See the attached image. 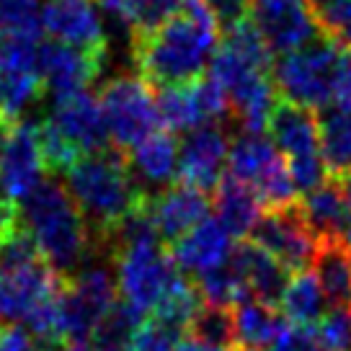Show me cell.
Listing matches in <instances>:
<instances>
[{"mask_svg":"<svg viewBox=\"0 0 351 351\" xmlns=\"http://www.w3.org/2000/svg\"><path fill=\"white\" fill-rule=\"evenodd\" d=\"M104 11L130 29L132 39L160 29L173 19L184 0H99Z\"/></svg>","mask_w":351,"mask_h":351,"instance_id":"obj_29","label":"cell"},{"mask_svg":"<svg viewBox=\"0 0 351 351\" xmlns=\"http://www.w3.org/2000/svg\"><path fill=\"white\" fill-rule=\"evenodd\" d=\"M232 235L219 219H204L191 232L171 245V258L176 269L184 274H194L199 279L207 271H215L230 261L232 256Z\"/></svg>","mask_w":351,"mask_h":351,"instance_id":"obj_20","label":"cell"},{"mask_svg":"<svg viewBox=\"0 0 351 351\" xmlns=\"http://www.w3.org/2000/svg\"><path fill=\"white\" fill-rule=\"evenodd\" d=\"M114 263H117V292L121 302L134 313H140L143 318L153 315L163 302V297L184 276L176 269L171 253L160 248V241L117 248Z\"/></svg>","mask_w":351,"mask_h":351,"instance_id":"obj_6","label":"cell"},{"mask_svg":"<svg viewBox=\"0 0 351 351\" xmlns=\"http://www.w3.org/2000/svg\"><path fill=\"white\" fill-rule=\"evenodd\" d=\"M199 307H202L199 289L181 276L173 285V289L163 297V302L158 305V310L153 313V320H158V323H163V326L181 333V330H189L194 315L199 313Z\"/></svg>","mask_w":351,"mask_h":351,"instance_id":"obj_34","label":"cell"},{"mask_svg":"<svg viewBox=\"0 0 351 351\" xmlns=\"http://www.w3.org/2000/svg\"><path fill=\"white\" fill-rule=\"evenodd\" d=\"M101 109L117 147H134L160 127L158 96L140 75H119L101 90Z\"/></svg>","mask_w":351,"mask_h":351,"instance_id":"obj_9","label":"cell"},{"mask_svg":"<svg viewBox=\"0 0 351 351\" xmlns=\"http://www.w3.org/2000/svg\"><path fill=\"white\" fill-rule=\"evenodd\" d=\"M232 266L238 269L241 279L245 282L248 292L256 302L263 305H279L282 292L287 287V271L279 263L263 251L261 245H256L253 241H243L235 245V251L230 256Z\"/></svg>","mask_w":351,"mask_h":351,"instance_id":"obj_21","label":"cell"},{"mask_svg":"<svg viewBox=\"0 0 351 351\" xmlns=\"http://www.w3.org/2000/svg\"><path fill=\"white\" fill-rule=\"evenodd\" d=\"M256 245H261L263 251L269 253L287 274H300L305 271L307 263H313L315 251H318V238L315 232L307 228V222L302 219L300 209H274L266 212L261 222L256 225L251 238Z\"/></svg>","mask_w":351,"mask_h":351,"instance_id":"obj_14","label":"cell"},{"mask_svg":"<svg viewBox=\"0 0 351 351\" xmlns=\"http://www.w3.org/2000/svg\"><path fill=\"white\" fill-rule=\"evenodd\" d=\"M346 57V47H341L328 34H320L315 42L305 44L302 49L279 57L274 65L276 90L285 96V101L300 109L323 111L339 99Z\"/></svg>","mask_w":351,"mask_h":351,"instance_id":"obj_5","label":"cell"},{"mask_svg":"<svg viewBox=\"0 0 351 351\" xmlns=\"http://www.w3.org/2000/svg\"><path fill=\"white\" fill-rule=\"evenodd\" d=\"M23 225L21 219V204L13 202L3 189H0V245L11 238L13 232Z\"/></svg>","mask_w":351,"mask_h":351,"instance_id":"obj_41","label":"cell"},{"mask_svg":"<svg viewBox=\"0 0 351 351\" xmlns=\"http://www.w3.org/2000/svg\"><path fill=\"white\" fill-rule=\"evenodd\" d=\"M191 339L207 343L212 349L238 351V336H235V315L230 307L202 305L189 326Z\"/></svg>","mask_w":351,"mask_h":351,"instance_id":"obj_32","label":"cell"},{"mask_svg":"<svg viewBox=\"0 0 351 351\" xmlns=\"http://www.w3.org/2000/svg\"><path fill=\"white\" fill-rule=\"evenodd\" d=\"M178 145L168 130H158L147 140L134 145L130 150V168L140 186H153L165 191L173 186V178L178 176Z\"/></svg>","mask_w":351,"mask_h":351,"instance_id":"obj_22","label":"cell"},{"mask_svg":"<svg viewBox=\"0 0 351 351\" xmlns=\"http://www.w3.org/2000/svg\"><path fill=\"white\" fill-rule=\"evenodd\" d=\"M44 93V80L39 67H11L0 70V117L23 119L21 114Z\"/></svg>","mask_w":351,"mask_h":351,"instance_id":"obj_30","label":"cell"},{"mask_svg":"<svg viewBox=\"0 0 351 351\" xmlns=\"http://www.w3.org/2000/svg\"><path fill=\"white\" fill-rule=\"evenodd\" d=\"M230 160V140L228 132L212 124L197 132H189L178 150V176L189 186L202 191L217 189L222 181V168Z\"/></svg>","mask_w":351,"mask_h":351,"instance_id":"obj_17","label":"cell"},{"mask_svg":"<svg viewBox=\"0 0 351 351\" xmlns=\"http://www.w3.org/2000/svg\"><path fill=\"white\" fill-rule=\"evenodd\" d=\"M197 289L202 300H204V305L235 310L243 302H253L251 292H248L245 282L238 274V269L232 266V261H228L225 266L215 269V271H207V274L199 276Z\"/></svg>","mask_w":351,"mask_h":351,"instance_id":"obj_31","label":"cell"},{"mask_svg":"<svg viewBox=\"0 0 351 351\" xmlns=\"http://www.w3.org/2000/svg\"><path fill=\"white\" fill-rule=\"evenodd\" d=\"M209 77L225 90L232 117L245 132L261 134L269 127L279 106L271 49L248 19L225 29V39L209 65Z\"/></svg>","mask_w":351,"mask_h":351,"instance_id":"obj_2","label":"cell"},{"mask_svg":"<svg viewBox=\"0 0 351 351\" xmlns=\"http://www.w3.org/2000/svg\"><path fill=\"white\" fill-rule=\"evenodd\" d=\"M36 62L44 88H49L55 96H62L73 90H88V86L101 77L106 55H90L60 42H42Z\"/></svg>","mask_w":351,"mask_h":351,"instance_id":"obj_18","label":"cell"},{"mask_svg":"<svg viewBox=\"0 0 351 351\" xmlns=\"http://www.w3.org/2000/svg\"><path fill=\"white\" fill-rule=\"evenodd\" d=\"M326 302L328 300L323 295L315 274L300 271L289 276L279 300V313L295 328H315L326 315Z\"/></svg>","mask_w":351,"mask_h":351,"instance_id":"obj_28","label":"cell"},{"mask_svg":"<svg viewBox=\"0 0 351 351\" xmlns=\"http://www.w3.org/2000/svg\"><path fill=\"white\" fill-rule=\"evenodd\" d=\"M339 104H349L351 106V52L346 57V65H343V73H341V86H339Z\"/></svg>","mask_w":351,"mask_h":351,"instance_id":"obj_43","label":"cell"},{"mask_svg":"<svg viewBox=\"0 0 351 351\" xmlns=\"http://www.w3.org/2000/svg\"><path fill=\"white\" fill-rule=\"evenodd\" d=\"M67 287L47 261L21 266V269H0V320H26Z\"/></svg>","mask_w":351,"mask_h":351,"instance_id":"obj_15","label":"cell"},{"mask_svg":"<svg viewBox=\"0 0 351 351\" xmlns=\"http://www.w3.org/2000/svg\"><path fill=\"white\" fill-rule=\"evenodd\" d=\"M323 34L351 49V0H313Z\"/></svg>","mask_w":351,"mask_h":351,"instance_id":"obj_36","label":"cell"},{"mask_svg":"<svg viewBox=\"0 0 351 351\" xmlns=\"http://www.w3.org/2000/svg\"><path fill=\"white\" fill-rule=\"evenodd\" d=\"M320 343L328 351H351V310L333 307L315 326Z\"/></svg>","mask_w":351,"mask_h":351,"instance_id":"obj_37","label":"cell"},{"mask_svg":"<svg viewBox=\"0 0 351 351\" xmlns=\"http://www.w3.org/2000/svg\"><path fill=\"white\" fill-rule=\"evenodd\" d=\"M176 351H222V349H212L207 343H199L194 339H181V343L176 346Z\"/></svg>","mask_w":351,"mask_h":351,"instance_id":"obj_45","label":"cell"},{"mask_svg":"<svg viewBox=\"0 0 351 351\" xmlns=\"http://www.w3.org/2000/svg\"><path fill=\"white\" fill-rule=\"evenodd\" d=\"M147 207H150V217H153L158 235L163 241L176 243L197 225H202L204 219H209L212 204L207 199V191L178 181L165 191H158L155 197H150Z\"/></svg>","mask_w":351,"mask_h":351,"instance_id":"obj_19","label":"cell"},{"mask_svg":"<svg viewBox=\"0 0 351 351\" xmlns=\"http://www.w3.org/2000/svg\"><path fill=\"white\" fill-rule=\"evenodd\" d=\"M181 343V333L173 328H168L158 320H145L143 328L134 333L130 349L127 351H176V346Z\"/></svg>","mask_w":351,"mask_h":351,"instance_id":"obj_38","label":"cell"},{"mask_svg":"<svg viewBox=\"0 0 351 351\" xmlns=\"http://www.w3.org/2000/svg\"><path fill=\"white\" fill-rule=\"evenodd\" d=\"M21 219L39 245L44 261L57 274L70 282L86 269L93 232L65 184L44 181L32 197L21 202Z\"/></svg>","mask_w":351,"mask_h":351,"instance_id":"obj_4","label":"cell"},{"mask_svg":"<svg viewBox=\"0 0 351 351\" xmlns=\"http://www.w3.org/2000/svg\"><path fill=\"white\" fill-rule=\"evenodd\" d=\"M52 351H93V346H90V341H77V339H67L62 341L57 349Z\"/></svg>","mask_w":351,"mask_h":351,"instance_id":"obj_44","label":"cell"},{"mask_svg":"<svg viewBox=\"0 0 351 351\" xmlns=\"http://www.w3.org/2000/svg\"><path fill=\"white\" fill-rule=\"evenodd\" d=\"M158 111L160 124L168 127V132H197L202 127H212L222 119L230 104L225 90L212 77H197L191 83L173 88H163L158 93Z\"/></svg>","mask_w":351,"mask_h":351,"instance_id":"obj_13","label":"cell"},{"mask_svg":"<svg viewBox=\"0 0 351 351\" xmlns=\"http://www.w3.org/2000/svg\"><path fill=\"white\" fill-rule=\"evenodd\" d=\"M44 171L39 124L0 117V189L21 204L44 184Z\"/></svg>","mask_w":351,"mask_h":351,"instance_id":"obj_10","label":"cell"},{"mask_svg":"<svg viewBox=\"0 0 351 351\" xmlns=\"http://www.w3.org/2000/svg\"><path fill=\"white\" fill-rule=\"evenodd\" d=\"M341 189H343V194L349 199V207H351V173L346 178H341Z\"/></svg>","mask_w":351,"mask_h":351,"instance_id":"obj_46","label":"cell"},{"mask_svg":"<svg viewBox=\"0 0 351 351\" xmlns=\"http://www.w3.org/2000/svg\"><path fill=\"white\" fill-rule=\"evenodd\" d=\"M217 23L207 0H184L160 29L132 39L137 75L158 88L184 86L202 77L217 55Z\"/></svg>","mask_w":351,"mask_h":351,"instance_id":"obj_1","label":"cell"},{"mask_svg":"<svg viewBox=\"0 0 351 351\" xmlns=\"http://www.w3.org/2000/svg\"><path fill=\"white\" fill-rule=\"evenodd\" d=\"M0 351H36L34 339L19 326H8L0 333Z\"/></svg>","mask_w":351,"mask_h":351,"instance_id":"obj_42","label":"cell"},{"mask_svg":"<svg viewBox=\"0 0 351 351\" xmlns=\"http://www.w3.org/2000/svg\"><path fill=\"white\" fill-rule=\"evenodd\" d=\"M0 32L39 42L44 32V0H0Z\"/></svg>","mask_w":351,"mask_h":351,"instance_id":"obj_35","label":"cell"},{"mask_svg":"<svg viewBox=\"0 0 351 351\" xmlns=\"http://www.w3.org/2000/svg\"><path fill=\"white\" fill-rule=\"evenodd\" d=\"M215 209H217V219L230 230V235H248L256 230V225L263 217V204L256 197V191L241 184L238 178L230 173L222 176V181L215 189Z\"/></svg>","mask_w":351,"mask_h":351,"instance_id":"obj_25","label":"cell"},{"mask_svg":"<svg viewBox=\"0 0 351 351\" xmlns=\"http://www.w3.org/2000/svg\"><path fill=\"white\" fill-rule=\"evenodd\" d=\"M248 21L261 34L271 55L279 57L302 49L323 34L313 0H251Z\"/></svg>","mask_w":351,"mask_h":351,"instance_id":"obj_12","label":"cell"},{"mask_svg":"<svg viewBox=\"0 0 351 351\" xmlns=\"http://www.w3.org/2000/svg\"><path fill=\"white\" fill-rule=\"evenodd\" d=\"M42 127L49 134H55L77 160L109 147V130L101 101L93 99V93L88 90L55 96V104L42 119Z\"/></svg>","mask_w":351,"mask_h":351,"instance_id":"obj_11","label":"cell"},{"mask_svg":"<svg viewBox=\"0 0 351 351\" xmlns=\"http://www.w3.org/2000/svg\"><path fill=\"white\" fill-rule=\"evenodd\" d=\"M271 351H328L320 343L315 328H295L289 326L287 333L274 343Z\"/></svg>","mask_w":351,"mask_h":351,"instance_id":"obj_39","label":"cell"},{"mask_svg":"<svg viewBox=\"0 0 351 351\" xmlns=\"http://www.w3.org/2000/svg\"><path fill=\"white\" fill-rule=\"evenodd\" d=\"M0 333H3V326H0Z\"/></svg>","mask_w":351,"mask_h":351,"instance_id":"obj_47","label":"cell"},{"mask_svg":"<svg viewBox=\"0 0 351 351\" xmlns=\"http://www.w3.org/2000/svg\"><path fill=\"white\" fill-rule=\"evenodd\" d=\"M235 315V336L238 351H263L274 349V343L287 333L289 323L274 305L263 302H243L232 310Z\"/></svg>","mask_w":351,"mask_h":351,"instance_id":"obj_27","label":"cell"},{"mask_svg":"<svg viewBox=\"0 0 351 351\" xmlns=\"http://www.w3.org/2000/svg\"><path fill=\"white\" fill-rule=\"evenodd\" d=\"M65 178V189L83 212L93 241L99 243H109L121 222L150 202L119 147H106L80 158Z\"/></svg>","mask_w":351,"mask_h":351,"instance_id":"obj_3","label":"cell"},{"mask_svg":"<svg viewBox=\"0 0 351 351\" xmlns=\"http://www.w3.org/2000/svg\"><path fill=\"white\" fill-rule=\"evenodd\" d=\"M320 153L323 163L333 178H346L351 173V106L330 104L318 114Z\"/></svg>","mask_w":351,"mask_h":351,"instance_id":"obj_26","label":"cell"},{"mask_svg":"<svg viewBox=\"0 0 351 351\" xmlns=\"http://www.w3.org/2000/svg\"><path fill=\"white\" fill-rule=\"evenodd\" d=\"M228 173L256 191L266 212L289 209L297 204V186L289 173L285 155L263 134L243 132L230 145Z\"/></svg>","mask_w":351,"mask_h":351,"instance_id":"obj_7","label":"cell"},{"mask_svg":"<svg viewBox=\"0 0 351 351\" xmlns=\"http://www.w3.org/2000/svg\"><path fill=\"white\" fill-rule=\"evenodd\" d=\"M313 274L330 307L351 310V245L343 238H328L318 243L313 258Z\"/></svg>","mask_w":351,"mask_h":351,"instance_id":"obj_24","label":"cell"},{"mask_svg":"<svg viewBox=\"0 0 351 351\" xmlns=\"http://www.w3.org/2000/svg\"><path fill=\"white\" fill-rule=\"evenodd\" d=\"M44 32L52 42L106 55V26L99 0H44Z\"/></svg>","mask_w":351,"mask_h":351,"instance_id":"obj_16","label":"cell"},{"mask_svg":"<svg viewBox=\"0 0 351 351\" xmlns=\"http://www.w3.org/2000/svg\"><path fill=\"white\" fill-rule=\"evenodd\" d=\"M297 209L307 222V228L315 232L318 241H328V238L346 241V230L351 225V207L341 184L326 181L315 191L305 194Z\"/></svg>","mask_w":351,"mask_h":351,"instance_id":"obj_23","label":"cell"},{"mask_svg":"<svg viewBox=\"0 0 351 351\" xmlns=\"http://www.w3.org/2000/svg\"><path fill=\"white\" fill-rule=\"evenodd\" d=\"M269 132L276 150L285 155L289 173L297 191L310 194L326 181V163L320 153V132L318 119L307 109H300L289 101H279L274 117L269 121Z\"/></svg>","mask_w":351,"mask_h":351,"instance_id":"obj_8","label":"cell"},{"mask_svg":"<svg viewBox=\"0 0 351 351\" xmlns=\"http://www.w3.org/2000/svg\"><path fill=\"white\" fill-rule=\"evenodd\" d=\"M207 3L225 29L248 19V11H251V0H207Z\"/></svg>","mask_w":351,"mask_h":351,"instance_id":"obj_40","label":"cell"},{"mask_svg":"<svg viewBox=\"0 0 351 351\" xmlns=\"http://www.w3.org/2000/svg\"><path fill=\"white\" fill-rule=\"evenodd\" d=\"M143 323L145 318L140 313H134L124 302H117V307L90 333V346L93 351H127Z\"/></svg>","mask_w":351,"mask_h":351,"instance_id":"obj_33","label":"cell"}]
</instances>
